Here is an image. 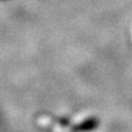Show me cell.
Returning a JSON list of instances; mask_svg holds the SVG:
<instances>
[{"mask_svg":"<svg viewBox=\"0 0 132 132\" xmlns=\"http://www.w3.org/2000/svg\"><path fill=\"white\" fill-rule=\"evenodd\" d=\"M99 127V120L97 118H88L82 122L74 126L72 128V132H90L96 130Z\"/></svg>","mask_w":132,"mask_h":132,"instance_id":"obj_1","label":"cell"}]
</instances>
